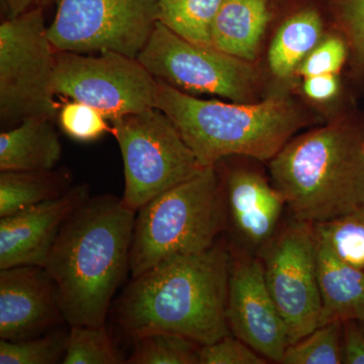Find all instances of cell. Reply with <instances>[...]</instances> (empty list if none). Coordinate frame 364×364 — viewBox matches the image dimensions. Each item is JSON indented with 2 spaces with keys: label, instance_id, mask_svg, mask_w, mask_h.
<instances>
[{
  "label": "cell",
  "instance_id": "cell-1",
  "mask_svg": "<svg viewBox=\"0 0 364 364\" xmlns=\"http://www.w3.org/2000/svg\"><path fill=\"white\" fill-rule=\"evenodd\" d=\"M231 255L215 244L203 252L163 261L133 277L116 306L129 338L153 332L186 337L200 346L230 334L227 320Z\"/></svg>",
  "mask_w": 364,
  "mask_h": 364
},
{
  "label": "cell",
  "instance_id": "cell-2",
  "mask_svg": "<svg viewBox=\"0 0 364 364\" xmlns=\"http://www.w3.org/2000/svg\"><path fill=\"white\" fill-rule=\"evenodd\" d=\"M136 212L122 198L81 203L60 230L45 268L69 326H104L112 298L130 272Z\"/></svg>",
  "mask_w": 364,
  "mask_h": 364
},
{
  "label": "cell",
  "instance_id": "cell-3",
  "mask_svg": "<svg viewBox=\"0 0 364 364\" xmlns=\"http://www.w3.org/2000/svg\"><path fill=\"white\" fill-rule=\"evenodd\" d=\"M364 124L341 117L289 141L269 163L273 186L299 222L364 207Z\"/></svg>",
  "mask_w": 364,
  "mask_h": 364
},
{
  "label": "cell",
  "instance_id": "cell-4",
  "mask_svg": "<svg viewBox=\"0 0 364 364\" xmlns=\"http://www.w3.org/2000/svg\"><path fill=\"white\" fill-rule=\"evenodd\" d=\"M155 107L173 122L203 166L235 155L272 160L306 124L305 114L284 95L260 102L205 100L161 81Z\"/></svg>",
  "mask_w": 364,
  "mask_h": 364
},
{
  "label": "cell",
  "instance_id": "cell-5",
  "mask_svg": "<svg viewBox=\"0 0 364 364\" xmlns=\"http://www.w3.org/2000/svg\"><path fill=\"white\" fill-rule=\"evenodd\" d=\"M217 165L153 198L136 212L130 272L139 277L163 261L208 250L226 224Z\"/></svg>",
  "mask_w": 364,
  "mask_h": 364
},
{
  "label": "cell",
  "instance_id": "cell-6",
  "mask_svg": "<svg viewBox=\"0 0 364 364\" xmlns=\"http://www.w3.org/2000/svg\"><path fill=\"white\" fill-rule=\"evenodd\" d=\"M124 164V205L134 212L200 173L203 166L176 124L157 107L111 121Z\"/></svg>",
  "mask_w": 364,
  "mask_h": 364
},
{
  "label": "cell",
  "instance_id": "cell-7",
  "mask_svg": "<svg viewBox=\"0 0 364 364\" xmlns=\"http://www.w3.org/2000/svg\"><path fill=\"white\" fill-rule=\"evenodd\" d=\"M56 52L44 9L6 18L0 26V123L9 129L31 117L56 119Z\"/></svg>",
  "mask_w": 364,
  "mask_h": 364
},
{
  "label": "cell",
  "instance_id": "cell-8",
  "mask_svg": "<svg viewBox=\"0 0 364 364\" xmlns=\"http://www.w3.org/2000/svg\"><path fill=\"white\" fill-rule=\"evenodd\" d=\"M138 60L156 80L183 92L253 102L257 73L248 61L189 42L159 21Z\"/></svg>",
  "mask_w": 364,
  "mask_h": 364
},
{
  "label": "cell",
  "instance_id": "cell-9",
  "mask_svg": "<svg viewBox=\"0 0 364 364\" xmlns=\"http://www.w3.org/2000/svg\"><path fill=\"white\" fill-rule=\"evenodd\" d=\"M157 85L138 58L121 53L56 52L55 95L90 105L109 121L155 107Z\"/></svg>",
  "mask_w": 364,
  "mask_h": 364
},
{
  "label": "cell",
  "instance_id": "cell-10",
  "mask_svg": "<svg viewBox=\"0 0 364 364\" xmlns=\"http://www.w3.org/2000/svg\"><path fill=\"white\" fill-rule=\"evenodd\" d=\"M158 21V0H58L48 33L57 51L138 58Z\"/></svg>",
  "mask_w": 364,
  "mask_h": 364
},
{
  "label": "cell",
  "instance_id": "cell-11",
  "mask_svg": "<svg viewBox=\"0 0 364 364\" xmlns=\"http://www.w3.org/2000/svg\"><path fill=\"white\" fill-rule=\"evenodd\" d=\"M265 282L287 326L289 345L321 325L322 301L317 274V238L313 225L296 222L265 248Z\"/></svg>",
  "mask_w": 364,
  "mask_h": 364
},
{
  "label": "cell",
  "instance_id": "cell-12",
  "mask_svg": "<svg viewBox=\"0 0 364 364\" xmlns=\"http://www.w3.org/2000/svg\"><path fill=\"white\" fill-rule=\"evenodd\" d=\"M227 320L235 337L280 363L289 345V330L268 291L260 261L246 258L232 263Z\"/></svg>",
  "mask_w": 364,
  "mask_h": 364
},
{
  "label": "cell",
  "instance_id": "cell-13",
  "mask_svg": "<svg viewBox=\"0 0 364 364\" xmlns=\"http://www.w3.org/2000/svg\"><path fill=\"white\" fill-rule=\"evenodd\" d=\"M63 323L58 289L45 267L0 269V339L35 338Z\"/></svg>",
  "mask_w": 364,
  "mask_h": 364
},
{
  "label": "cell",
  "instance_id": "cell-14",
  "mask_svg": "<svg viewBox=\"0 0 364 364\" xmlns=\"http://www.w3.org/2000/svg\"><path fill=\"white\" fill-rule=\"evenodd\" d=\"M88 196L86 184H75L60 198L1 218L0 269L45 267L64 223Z\"/></svg>",
  "mask_w": 364,
  "mask_h": 364
},
{
  "label": "cell",
  "instance_id": "cell-15",
  "mask_svg": "<svg viewBox=\"0 0 364 364\" xmlns=\"http://www.w3.org/2000/svg\"><path fill=\"white\" fill-rule=\"evenodd\" d=\"M224 198L239 239L252 248H267L286 205L282 193L257 172L236 169L228 174Z\"/></svg>",
  "mask_w": 364,
  "mask_h": 364
},
{
  "label": "cell",
  "instance_id": "cell-16",
  "mask_svg": "<svg viewBox=\"0 0 364 364\" xmlns=\"http://www.w3.org/2000/svg\"><path fill=\"white\" fill-rule=\"evenodd\" d=\"M317 274L322 301L320 326L332 321H364V270L343 262L318 238Z\"/></svg>",
  "mask_w": 364,
  "mask_h": 364
},
{
  "label": "cell",
  "instance_id": "cell-17",
  "mask_svg": "<svg viewBox=\"0 0 364 364\" xmlns=\"http://www.w3.org/2000/svg\"><path fill=\"white\" fill-rule=\"evenodd\" d=\"M61 158L55 117H28L0 134V171L56 168Z\"/></svg>",
  "mask_w": 364,
  "mask_h": 364
},
{
  "label": "cell",
  "instance_id": "cell-18",
  "mask_svg": "<svg viewBox=\"0 0 364 364\" xmlns=\"http://www.w3.org/2000/svg\"><path fill=\"white\" fill-rule=\"evenodd\" d=\"M269 20L268 0H224L213 23L212 46L253 61Z\"/></svg>",
  "mask_w": 364,
  "mask_h": 364
},
{
  "label": "cell",
  "instance_id": "cell-19",
  "mask_svg": "<svg viewBox=\"0 0 364 364\" xmlns=\"http://www.w3.org/2000/svg\"><path fill=\"white\" fill-rule=\"evenodd\" d=\"M66 167L28 171H0V218L49 202L72 188Z\"/></svg>",
  "mask_w": 364,
  "mask_h": 364
},
{
  "label": "cell",
  "instance_id": "cell-20",
  "mask_svg": "<svg viewBox=\"0 0 364 364\" xmlns=\"http://www.w3.org/2000/svg\"><path fill=\"white\" fill-rule=\"evenodd\" d=\"M322 32V18L316 9H303L284 21L268 52L272 73L280 79L291 77L318 45Z\"/></svg>",
  "mask_w": 364,
  "mask_h": 364
},
{
  "label": "cell",
  "instance_id": "cell-21",
  "mask_svg": "<svg viewBox=\"0 0 364 364\" xmlns=\"http://www.w3.org/2000/svg\"><path fill=\"white\" fill-rule=\"evenodd\" d=\"M224 0H158V20L189 42L212 46V28Z\"/></svg>",
  "mask_w": 364,
  "mask_h": 364
},
{
  "label": "cell",
  "instance_id": "cell-22",
  "mask_svg": "<svg viewBox=\"0 0 364 364\" xmlns=\"http://www.w3.org/2000/svg\"><path fill=\"white\" fill-rule=\"evenodd\" d=\"M316 236L337 257L364 270V207L314 226Z\"/></svg>",
  "mask_w": 364,
  "mask_h": 364
},
{
  "label": "cell",
  "instance_id": "cell-23",
  "mask_svg": "<svg viewBox=\"0 0 364 364\" xmlns=\"http://www.w3.org/2000/svg\"><path fill=\"white\" fill-rule=\"evenodd\" d=\"M134 349L127 364L200 363V345L186 337L166 332H153L133 339Z\"/></svg>",
  "mask_w": 364,
  "mask_h": 364
},
{
  "label": "cell",
  "instance_id": "cell-24",
  "mask_svg": "<svg viewBox=\"0 0 364 364\" xmlns=\"http://www.w3.org/2000/svg\"><path fill=\"white\" fill-rule=\"evenodd\" d=\"M343 322L332 321L320 326L308 336L289 345L280 363H342Z\"/></svg>",
  "mask_w": 364,
  "mask_h": 364
},
{
  "label": "cell",
  "instance_id": "cell-25",
  "mask_svg": "<svg viewBox=\"0 0 364 364\" xmlns=\"http://www.w3.org/2000/svg\"><path fill=\"white\" fill-rule=\"evenodd\" d=\"M63 364L124 363L104 326H69Z\"/></svg>",
  "mask_w": 364,
  "mask_h": 364
},
{
  "label": "cell",
  "instance_id": "cell-26",
  "mask_svg": "<svg viewBox=\"0 0 364 364\" xmlns=\"http://www.w3.org/2000/svg\"><path fill=\"white\" fill-rule=\"evenodd\" d=\"M68 332L59 327L42 336L23 341L1 339L0 364L62 363L65 356Z\"/></svg>",
  "mask_w": 364,
  "mask_h": 364
},
{
  "label": "cell",
  "instance_id": "cell-27",
  "mask_svg": "<svg viewBox=\"0 0 364 364\" xmlns=\"http://www.w3.org/2000/svg\"><path fill=\"white\" fill-rule=\"evenodd\" d=\"M57 117L61 130L78 142H93L112 132L109 119L102 112L76 100L62 105Z\"/></svg>",
  "mask_w": 364,
  "mask_h": 364
},
{
  "label": "cell",
  "instance_id": "cell-28",
  "mask_svg": "<svg viewBox=\"0 0 364 364\" xmlns=\"http://www.w3.org/2000/svg\"><path fill=\"white\" fill-rule=\"evenodd\" d=\"M347 58V45L338 37H330L314 48L301 61L296 73L304 77L320 74H338Z\"/></svg>",
  "mask_w": 364,
  "mask_h": 364
},
{
  "label": "cell",
  "instance_id": "cell-29",
  "mask_svg": "<svg viewBox=\"0 0 364 364\" xmlns=\"http://www.w3.org/2000/svg\"><path fill=\"white\" fill-rule=\"evenodd\" d=\"M332 6L354 61L364 71V0H332Z\"/></svg>",
  "mask_w": 364,
  "mask_h": 364
},
{
  "label": "cell",
  "instance_id": "cell-30",
  "mask_svg": "<svg viewBox=\"0 0 364 364\" xmlns=\"http://www.w3.org/2000/svg\"><path fill=\"white\" fill-rule=\"evenodd\" d=\"M200 364H263L260 354L237 337L227 335L214 343L203 345L198 353Z\"/></svg>",
  "mask_w": 364,
  "mask_h": 364
},
{
  "label": "cell",
  "instance_id": "cell-31",
  "mask_svg": "<svg viewBox=\"0 0 364 364\" xmlns=\"http://www.w3.org/2000/svg\"><path fill=\"white\" fill-rule=\"evenodd\" d=\"M342 363L364 364V332L358 321L343 322Z\"/></svg>",
  "mask_w": 364,
  "mask_h": 364
},
{
  "label": "cell",
  "instance_id": "cell-32",
  "mask_svg": "<svg viewBox=\"0 0 364 364\" xmlns=\"http://www.w3.org/2000/svg\"><path fill=\"white\" fill-rule=\"evenodd\" d=\"M339 81L335 74H320L306 77L304 91L309 97L318 102L329 100L337 95Z\"/></svg>",
  "mask_w": 364,
  "mask_h": 364
},
{
  "label": "cell",
  "instance_id": "cell-33",
  "mask_svg": "<svg viewBox=\"0 0 364 364\" xmlns=\"http://www.w3.org/2000/svg\"><path fill=\"white\" fill-rule=\"evenodd\" d=\"M50 0H1L2 11L6 14V18H14L21 14L44 9Z\"/></svg>",
  "mask_w": 364,
  "mask_h": 364
},
{
  "label": "cell",
  "instance_id": "cell-34",
  "mask_svg": "<svg viewBox=\"0 0 364 364\" xmlns=\"http://www.w3.org/2000/svg\"><path fill=\"white\" fill-rule=\"evenodd\" d=\"M359 324H360L361 329H363L364 332V321H361V322H359Z\"/></svg>",
  "mask_w": 364,
  "mask_h": 364
},
{
  "label": "cell",
  "instance_id": "cell-35",
  "mask_svg": "<svg viewBox=\"0 0 364 364\" xmlns=\"http://www.w3.org/2000/svg\"><path fill=\"white\" fill-rule=\"evenodd\" d=\"M364 150V149H363Z\"/></svg>",
  "mask_w": 364,
  "mask_h": 364
}]
</instances>
